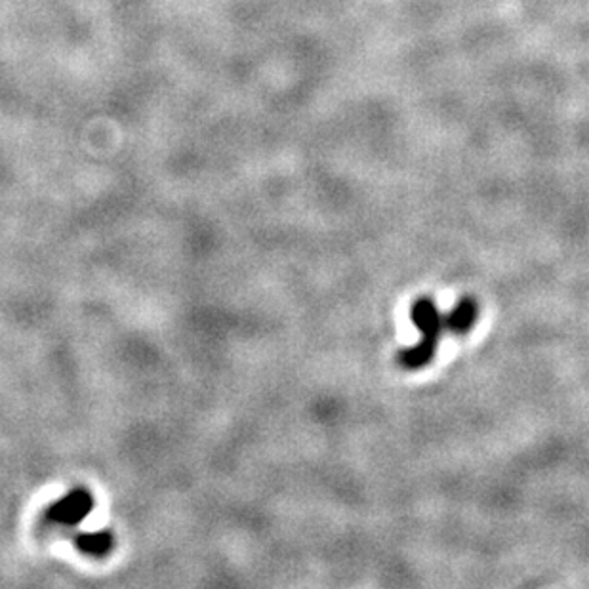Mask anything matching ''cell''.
Wrapping results in <instances>:
<instances>
[{
	"label": "cell",
	"mask_w": 589,
	"mask_h": 589,
	"mask_svg": "<svg viewBox=\"0 0 589 589\" xmlns=\"http://www.w3.org/2000/svg\"><path fill=\"white\" fill-rule=\"evenodd\" d=\"M92 508H94L92 496L85 490H73L48 510V518L54 521L55 525L73 527V525H79L80 521H85Z\"/></svg>",
	"instance_id": "cell-2"
},
{
	"label": "cell",
	"mask_w": 589,
	"mask_h": 589,
	"mask_svg": "<svg viewBox=\"0 0 589 589\" xmlns=\"http://www.w3.org/2000/svg\"><path fill=\"white\" fill-rule=\"evenodd\" d=\"M479 317V306L475 299L465 296L460 299L450 313L445 315V324H447V331L458 336H464L468 332L472 331L473 324L477 322Z\"/></svg>",
	"instance_id": "cell-3"
},
{
	"label": "cell",
	"mask_w": 589,
	"mask_h": 589,
	"mask_svg": "<svg viewBox=\"0 0 589 589\" xmlns=\"http://www.w3.org/2000/svg\"><path fill=\"white\" fill-rule=\"evenodd\" d=\"M410 317L422 334V338L417 346L402 349L399 354V364L402 369L420 370L433 361L443 331H447V324H445V315L440 313L432 298H418L412 304Z\"/></svg>",
	"instance_id": "cell-1"
},
{
	"label": "cell",
	"mask_w": 589,
	"mask_h": 589,
	"mask_svg": "<svg viewBox=\"0 0 589 589\" xmlns=\"http://www.w3.org/2000/svg\"><path fill=\"white\" fill-rule=\"evenodd\" d=\"M77 546L88 555H105L113 548V536L110 533H85L77 538Z\"/></svg>",
	"instance_id": "cell-4"
}]
</instances>
